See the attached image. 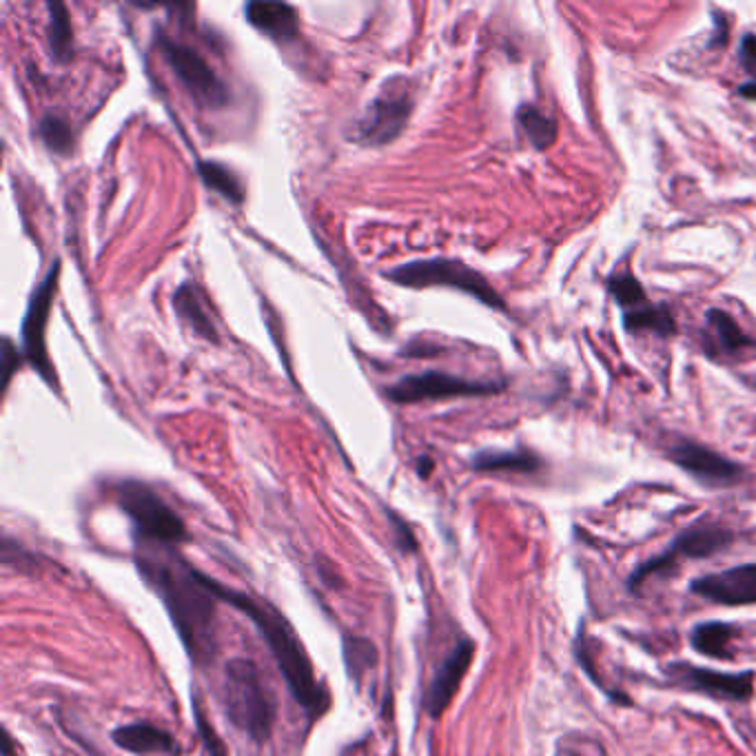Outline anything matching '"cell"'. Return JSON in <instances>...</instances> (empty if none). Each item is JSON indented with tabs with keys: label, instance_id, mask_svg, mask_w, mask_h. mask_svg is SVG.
Returning a JSON list of instances; mask_svg holds the SVG:
<instances>
[{
	"label": "cell",
	"instance_id": "cell-1",
	"mask_svg": "<svg viewBox=\"0 0 756 756\" xmlns=\"http://www.w3.org/2000/svg\"><path fill=\"white\" fill-rule=\"evenodd\" d=\"M135 565L164 603L175 632L200 667L215 656V603L211 576L184 561L173 545L135 539Z\"/></svg>",
	"mask_w": 756,
	"mask_h": 756
},
{
	"label": "cell",
	"instance_id": "cell-2",
	"mask_svg": "<svg viewBox=\"0 0 756 756\" xmlns=\"http://www.w3.org/2000/svg\"><path fill=\"white\" fill-rule=\"evenodd\" d=\"M211 590L217 596V601H224L233 607H237L246 619L253 621L262 638L266 641L290 694L299 703V707L306 709L310 718L319 716L328 707V694L317 683L310 658L297 638L293 625L286 621V616L270 603L257 601L246 592H239L235 588H228L215 579H211Z\"/></svg>",
	"mask_w": 756,
	"mask_h": 756
},
{
	"label": "cell",
	"instance_id": "cell-3",
	"mask_svg": "<svg viewBox=\"0 0 756 756\" xmlns=\"http://www.w3.org/2000/svg\"><path fill=\"white\" fill-rule=\"evenodd\" d=\"M222 705L228 721L251 740L266 743L275 725V703L251 658L237 656L224 665Z\"/></svg>",
	"mask_w": 756,
	"mask_h": 756
},
{
	"label": "cell",
	"instance_id": "cell-4",
	"mask_svg": "<svg viewBox=\"0 0 756 756\" xmlns=\"http://www.w3.org/2000/svg\"><path fill=\"white\" fill-rule=\"evenodd\" d=\"M386 277L399 286L408 288H428V286H443L454 288L466 295H472L481 304L505 310L503 297L490 286V282L474 270L472 266L450 259V257H430V259H412L399 264L386 273Z\"/></svg>",
	"mask_w": 756,
	"mask_h": 756
},
{
	"label": "cell",
	"instance_id": "cell-5",
	"mask_svg": "<svg viewBox=\"0 0 756 756\" xmlns=\"http://www.w3.org/2000/svg\"><path fill=\"white\" fill-rule=\"evenodd\" d=\"M113 492L120 510L135 528V539L175 545L188 537L180 514L171 510L151 486L137 479H122L115 483Z\"/></svg>",
	"mask_w": 756,
	"mask_h": 756
},
{
	"label": "cell",
	"instance_id": "cell-6",
	"mask_svg": "<svg viewBox=\"0 0 756 756\" xmlns=\"http://www.w3.org/2000/svg\"><path fill=\"white\" fill-rule=\"evenodd\" d=\"M155 44L177 82L200 109H224L231 102L228 84L193 47L171 38L162 29L155 31Z\"/></svg>",
	"mask_w": 756,
	"mask_h": 756
},
{
	"label": "cell",
	"instance_id": "cell-7",
	"mask_svg": "<svg viewBox=\"0 0 756 756\" xmlns=\"http://www.w3.org/2000/svg\"><path fill=\"white\" fill-rule=\"evenodd\" d=\"M410 113L412 93L408 80L403 75H392L379 86L377 95L355 122V140L370 146L388 144L406 129Z\"/></svg>",
	"mask_w": 756,
	"mask_h": 756
},
{
	"label": "cell",
	"instance_id": "cell-8",
	"mask_svg": "<svg viewBox=\"0 0 756 756\" xmlns=\"http://www.w3.org/2000/svg\"><path fill=\"white\" fill-rule=\"evenodd\" d=\"M503 381H477L463 379L450 372L423 370L415 375H406L386 388L388 399L395 403H417L430 399H450V397H477V395H494L503 388Z\"/></svg>",
	"mask_w": 756,
	"mask_h": 756
},
{
	"label": "cell",
	"instance_id": "cell-9",
	"mask_svg": "<svg viewBox=\"0 0 756 756\" xmlns=\"http://www.w3.org/2000/svg\"><path fill=\"white\" fill-rule=\"evenodd\" d=\"M58 279H60V259L55 257L44 279L33 288L27 313H24V321H22V353L47 384H55V370L47 355L44 335H47L53 295L58 290Z\"/></svg>",
	"mask_w": 756,
	"mask_h": 756
},
{
	"label": "cell",
	"instance_id": "cell-10",
	"mask_svg": "<svg viewBox=\"0 0 756 756\" xmlns=\"http://www.w3.org/2000/svg\"><path fill=\"white\" fill-rule=\"evenodd\" d=\"M729 543H732V532L721 528V525H709V523L692 525L685 532H681L665 552H661V554L652 556L650 561H645L643 565H638L632 572V576L627 579V585L632 590H636L654 572H665L667 568H672V563L676 559H681V556L703 559V556L716 554L718 550L727 548Z\"/></svg>",
	"mask_w": 756,
	"mask_h": 756
},
{
	"label": "cell",
	"instance_id": "cell-11",
	"mask_svg": "<svg viewBox=\"0 0 756 756\" xmlns=\"http://www.w3.org/2000/svg\"><path fill=\"white\" fill-rule=\"evenodd\" d=\"M667 678L692 692H703L714 698H727V701H747L754 692V674L740 672V674H725L714 670H703L689 663H672L667 665Z\"/></svg>",
	"mask_w": 756,
	"mask_h": 756
},
{
	"label": "cell",
	"instance_id": "cell-12",
	"mask_svg": "<svg viewBox=\"0 0 756 756\" xmlns=\"http://www.w3.org/2000/svg\"><path fill=\"white\" fill-rule=\"evenodd\" d=\"M689 588L694 594L721 605L756 603V563H745L716 574H705L692 581Z\"/></svg>",
	"mask_w": 756,
	"mask_h": 756
},
{
	"label": "cell",
	"instance_id": "cell-13",
	"mask_svg": "<svg viewBox=\"0 0 756 756\" xmlns=\"http://www.w3.org/2000/svg\"><path fill=\"white\" fill-rule=\"evenodd\" d=\"M670 459L678 468H683L687 474H692L694 479L707 486H727V483L738 481L740 477V466L692 441H681L674 448H670Z\"/></svg>",
	"mask_w": 756,
	"mask_h": 756
},
{
	"label": "cell",
	"instance_id": "cell-14",
	"mask_svg": "<svg viewBox=\"0 0 756 756\" xmlns=\"http://www.w3.org/2000/svg\"><path fill=\"white\" fill-rule=\"evenodd\" d=\"M474 656V643L472 641H459L454 650L443 658L439 670L435 672L428 692L423 696V707L430 714V718H439L443 709L450 705L452 696L457 694L461 678L466 676L470 663Z\"/></svg>",
	"mask_w": 756,
	"mask_h": 756
},
{
	"label": "cell",
	"instance_id": "cell-15",
	"mask_svg": "<svg viewBox=\"0 0 756 756\" xmlns=\"http://www.w3.org/2000/svg\"><path fill=\"white\" fill-rule=\"evenodd\" d=\"M246 20L275 42H293L299 35V16L286 2H248Z\"/></svg>",
	"mask_w": 756,
	"mask_h": 756
},
{
	"label": "cell",
	"instance_id": "cell-16",
	"mask_svg": "<svg viewBox=\"0 0 756 756\" xmlns=\"http://www.w3.org/2000/svg\"><path fill=\"white\" fill-rule=\"evenodd\" d=\"M111 738L118 747L133 752V754H149V752H175V740L168 732L151 725V723H129L120 725L111 732Z\"/></svg>",
	"mask_w": 756,
	"mask_h": 756
},
{
	"label": "cell",
	"instance_id": "cell-17",
	"mask_svg": "<svg viewBox=\"0 0 756 756\" xmlns=\"http://www.w3.org/2000/svg\"><path fill=\"white\" fill-rule=\"evenodd\" d=\"M173 306H175V313L193 328L195 335H200L208 341H215V344L219 341L215 321H213L208 306L204 304V297L197 290V286H193L191 282L180 284L175 295H173Z\"/></svg>",
	"mask_w": 756,
	"mask_h": 756
},
{
	"label": "cell",
	"instance_id": "cell-18",
	"mask_svg": "<svg viewBox=\"0 0 756 756\" xmlns=\"http://www.w3.org/2000/svg\"><path fill=\"white\" fill-rule=\"evenodd\" d=\"M541 459L528 450H481L472 457V468L479 472H534Z\"/></svg>",
	"mask_w": 756,
	"mask_h": 756
},
{
	"label": "cell",
	"instance_id": "cell-19",
	"mask_svg": "<svg viewBox=\"0 0 756 756\" xmlns=\"http://www.w3.org/2000/svg\"><path fill=\"white\" fill-rule=\"evenodd\" d=\"M195 166H197L202 182L208 188H213L215 193H219L224 200H228L233 204L244 202V186L226 164L215 162V160H200Z\"/></svg>",
	"mask_w": 756,
	"mask_h": 756
},
{
	"label": "cell",
	"instance_id": "cell-20",
	"mask_svg": "<svg viewBox=\"0 0 756 756\" xmlns=\"http://www.w3.org/2000/svg\"><path fill=\"white\" fill-rule=\"evenodd\" d=\"M623 326L630 333H656L661 337H667L674 333V317L667 306H654V304H643L638 308H632L623 317Z\"/></svg>",
	"mask_w": 756,
	"mask_h": 756
},
{
	"label": "cell",
	"instance_id": "cell-21",
	"mask_svg": "<svg viewBox=\"0 0 756 756\" xmlns=\"http://www.w3.org/2000/svg\"><path fill=\"white\" fill-rule=\"evenodd\" d=\"M734 636V630L727 623H718V621H709V623H701L692 630L689 634V643L696 652L705 654V656H714V658H727V645Z\"/></svg>",
	"mask_w": 756,
	"mask_h": 756
},
{
	"label": "cell",
	"instance_id": "cell-22",
	"mask_svg": "<svg viewBox=\"0 0 756 756\" xmlns=\"http://www.w3.org/2000/svg\"><path fill=\"white\" fill-rule=\"evenodd\" d=\"M47 9H49L51 55L58 62H67L71 58V49H73V31H71L69 11L62 2H49Z\"/></svg>",
	"mask_w": 756,
	"mask_h": 756
},
{
	"label": "cell",
	"instance_id": "cell-23",
	"mask_svg": "<svg viewBox=\"0 0 756 756\" xmlns=\"http://www.w3.org/2000/svg\"><path fill=\"white\" fill-rule=\"evenodd\" d=\"M517 120L521 131L525 133V137L530 140V144L534 149H548L554 144L556 140V124L552 118L543 115L539 109H534L532 104H523L517 111Z\"/></svg>",
	"mask_w": 756,
	"mask_h": 756
},
{
	"label": "cell",
	"instance_id": "cell-24",
	"mask_svg": "<svg viewBox=\"0 0 756 756\" xmlns=\"http://www.w3.org/2000/svg\"><path fill=\"white\" fill-rule=\"evenodd\" d=\"M707 324L714 333V339L718 344L721 350H727V353H738L740 348L749 346L752 339L740 330V326L732 319V315H727L725 310L721 308H709L707 310Z\"/></svg>",
	"mask_w": 756,
	"mask_h": 756
},
{
	"label": "cell",
	"instance_id": "cell-25",
	"mask_svg": "<svg viewBox=\"0 0 756 756\" xmlns=\"http://www.w3.org/2000/svg\"><path fill=\"white\" fill-rule=\"evenodd\" d=\"M341 645H344V663H346L350 678L361 681V676L370 667H375V661H377V650H375L372 641H368L364 636L344 634Z\"/></svg>",
	"mask_w": 756,
	"mask_h": 756
},
{
	"label": "cell",
	"instance_id": "cell-26",
	"mask_svg": "<svg viewBox=\"0 0 756 756\" xmlns=\"http://www.w3.org/2000/svg\"><path fill=\"white\" fill-rule=\"evenodd\" d=\"M38 135L44 146L58 155H67L73 149V131L69 122L55 113H47L38 122Z\"/></svg>",
	"mask_w": 756,
	"mask_h": 756
},
{
	"label": "cell",
	"instance_id": "cell-27",
	"mask_svg": "<svg viewBox=\"0 0 756 756\" xmlns=\"http://www.w3.org/2000/svg\"><path fill=\"white\" fill-rule=\"evenodd\" d=\"M607 286H610V293L614 295V299H616L621 306H636V308H638V306L647 304L641 284H638L636 277L630 275V273L612 277V279L607 282Z\"/></svg>",
	"mask_w": 756,
	"mask_h": 756
},
{
	"label": "cell",
	"instance_id": "cell-28",
	"mask_svg": "<svg viewBox=\"0 0 756 756\" xmlns=\"http://www.w3.org/2000/svg\"><path fill=\"white\" fill-rule=\"evenodd\" d=\"M556 756H605V752L596 738L568 734L556 743Z\"/></svg>",
	"mask_w": 756,
	"mask_h": 756
},
{
	"label": "cell",
	"instance_id": "cell-29",
	"mask_svg": "<svg viewBox=\"0 0 756 756\" xmlns=\"http://www.w3.org/2000/svg\"><path fill=\"white\" fill-rule=\"evenodd\" d=\"M388 521H390V530H392V543L403 552H415L417 550V537L412 532V528L408 525L406 519H401L397 512L388 510Z\"/></svg>",
	"mask_w": 756,
	"mask_h": 756
},
{
	"label": "cell",
	"instance_id": "cell-30",
	"mask_svg": "<svg viewBox=\"0 0 756 756\" xmlns=\"http://www.w3.org/2000/svg\"><path fill=\"white\" fill-rule=\"evenodd\" d=\"M20 364V357H18V353H16V348H13V344H11V339L9 337H2V388H7L9 386V379H11V375L16 372V366Z\"/></svg>",
	"mask_w": 756,
	"mask_h": 756
},
{
	"label": "cell",
	"instance_id": "cell-31",
	"mask_svg": "<svg viewBox=\"0 0 756 756\" xmlns=\"http://www.w3.org/2000/svg\"><path fill=\"white\" fill-rule=\"evenodd\" d=\"M197 729H200V734H202V740H204V745H206L208 756H226L224 749H222V743H219L217 734L206 725V721H204V716H202L200 709H197Z\"/></svg>",
	"mask_w": 756,
	"mask_h": 756
},
{
	"label": "cell",
	"instance_id": "cell-32",
	"mask_svg": "<svg viewBox=\"0 0 756 756\" xmlns=\"http://www.w3.org/2000/svg\"><path fill=\"white\" fill-rule=\"evenodd\" d=\"M740 62L752 69L756 64V35L747 33L743 40H740Z\"/></svg>",
	"mask_w": 756,
	"mask_h": 756
},
{
	"label": "cell",
	"instance_id": "cell-33",
	"mask_svg": "<svg viewBox=\"0 0 756 756\" xmlns=\"http://www.w3.org/2000/svg\"><path fill=\"white\" fill-rule=\"evenodd\" d=\"M432 468H435V461H432L430 457H419V461H417V474H419L421 479L430 477Z\"/></svg>",
	"mask_w": 756,
	"mask_h": 756
},
{
	"label": "cell",
	"instance_id": "cell-34",
	"mask_svg": "<svg viewBox=\"0 0 756 756\" xmlns=\"http://www.w3.org/2000/svg\"><path fill=\"white\" fill-rule=\"evenodd\" d=\"M738 93L747 100H756V82H745L738 86Z\"/></svg>",
	"mask_w": 756,
	"mask_h": 756
},
{
	"label": "cell",
	"instance_id": "cell-35",
	"mask_svg": "<svg viewBox=\"0 0 756 756\" xmlns=\"http://www.w3.org/2000/svg\"><path fill=\"white\" fill-rule=\"evenodd\" d=\"M0 740H2V756H13V749H11V736L7 734V732H2V736H0Z\"/></svg>",
	"mask_w": 756,
	"mask_h": 756
},
{
	"label": "cell",
	"instance_id": "cell-36",
	"mask_svg": "<svg viewBox=\"0 0 756 756\" xmlns=\"http://www.w3.org/2000/svg\"><path fill=\"white\" fill-rule=\"evenodd\" d=\"M749 71H752V73H754V75H756V64H754V67H752V69H749Z\"/></svg>",
	"mask_w": 756,
	"mask_h": 756
}]
</instances>
